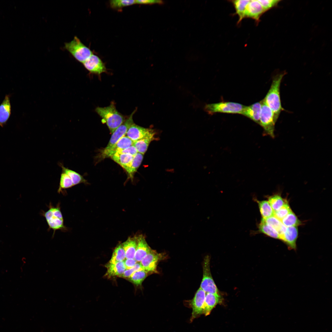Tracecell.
Wrapping results in <instances>:
<instances>
[{
    "label": "cell",
    "mask_w": 332,
    "mask_h": 332,
    "mask_svg": "<svg viewBox=\"0 0 332 332\" xmlns=\"http://www.w3.org/2000/svg\"><path fill=\"white\" fill-rule=\"evenodd\" d=\"M286 74L285 72H282L273 77L270 88L264 99L273 112L276 121L281 112L285 110L281 104L280 86L283 78Z\"/></svg>",
    "instance_id": "obj_1"
},
{
    "label": "cell",
    "mask_w": 332,
    "mask_h": 332,
    "mask_svg": "<svg viewBox=\"0 0 332 332\" xmlns=\"http://www.w3.org/2000/svg\"><path fill=\"white\" fill-rule=\"evenodd\" d=\"M95 111L102 118L103 122L106 123L111 133L126 120L125 117L117 110L113 101L107 107H97Z\"/></svg>",
    "instance_id": "obj_2"
},
{
    "label": "cell",
    "mask_w": 332,
    "mask_h": 332,
    "mask_svg": "<svg viewBox=\"0 0 332 332\" xmlns=\"http://www.w3.org/2000/svg\"><path fill=\"white\" fill-rule=\"evenodd\" d=\"M48 225L49 229H52L53 235L56 231H66L68 229L64 225V219L60 204L54 206L50 204L49 209L42 213Z\"/></svg>",
    "instance_id": "obj_3"
},
{
    "label": "cell",
    "mask_w": 332,
    "mask_h": 332,
    "mask_svg": "<svg viewBox=\"0 0 332 332\" xmlns=\"http://www.w3.org/2000/svg\"><path fill=\"white\" fill-rule=\"evenodd\" d=\"M65 48L76 59L82 63L93 54L90 49L76 36L71 41L65 43Z\"/></svg>",
    "instance_id": "obj_4"
},
{
    "label": "cell",
    "mask_w": 332,
    "mask_h": 332,
    "mask_svg": "<svg viewBox=\"0 0 332 332\" xmlns=\"http://www.w3.org/2000/svg\"><path fill=\"white\" fill-rule=\"evenodd\" d=\"M245 106L232 102H222L207 105L205 110L212 114L215 113L241 114Z\"/></svg>",
    "instance_id": "obj_5"
},
{
    "label": "cell",
    "mask_w": 332,
    "mask_h": 332,
    "mask_svg": "<svg viewBox=\"0 0 332 332\" xmlns=\"http://www.w3.org/2000/svg\"><path fill=\"white\" fill-rule=\"evenodd\" d=\"M262 106L259 124L263 128L265 133L272 138L274 137L275 125L276 122L273 112L264 99L261 101Z\"/></svg>",
    "instance_id": "obj_6"
},
{
    "label": "cell",
    "mask_w": 332,
    "mask_h": 332,
    "mask_svg": "<svg viewBox=\"0 0 332 332\" xmlns=\"http://www.w3.org/2000/svg\"><path fill=\"white\" fill-rule=\"evenodd\" d=\"M210 264V257L206 256L203 262V277L200 287L206 293H219V290L211 275Z\"/></svg>",
    "instance_id": "obj_7"
},
{
    "label": "cell",
    "mask_w": 332,
    "mask_h": 332,
    "mask_svg": "<svg viewBox=\"0 0 332 332\" xmlns=\"http://www.w3.org/2000/svg\"><path fill=\"white\" fill-rule=\"evenodd\" d=\"M133 142L126 136L121 137L113 146L105 148L101 150L97 158L101 160L107 158L111 157L119 151L133 145Z\"/></svg>",
    "instance_id": "obj_8"
},
{
    "label": "cell",
    "mask_w": 332,
    "mask_h": 332,
    "mask_svg": "<svg viewBox=\"0 0 332 332\" xmlns=\"http://www.w3.org/2000/svg\"><path fill=\"white\" fill-rule=\"evenodd\" d=\"M165 258L164 254L158 253L152 249L140 262L144 270L148 273H157L158 263Z\"/></svg>",
    "instance_id": "obj_9"
},
{
    "label": "cell",
    "mask_w": 332,
    "mask_h": 332,
    "mask_svg": "<svg viewBox=\"0 0 332 332\" xmlns=\"http://www.w3.org/2000/svg\"><path fill=\"white\" fill-rule=\"evenodd\" d=\"M265 12L259 0H249L244 12L243 19L251 18L258 23L261 16Z\"/></svg>",
    "instance_id": "obj_10"
},
{
    "label": "cell",
    "mask_w": 332,
    "mask_h": 332,
    "mask_svg": "<svg viewBox=\"0 0 332 332\" xmlns=\"http://www.w3.org/2000/svg\"><path fill=\"white\" fill-rule=\"evenodd\" d=\"M136 110H134L125 121L112 133L108 144L105 148H108L113 146L121 137L125 135L128 128L134 123L132 117Z\"/></svg>",
    "instance_id": "obj_11"
},
{
    "label": "cell",
    "mask_w": 332,
    "mask_h": 332,
    "mask_svg": "<svg viewBox=\"0 0 332 332\" xmlns=\"http://www.w3.org/2000/svg\"><path fill=\"white\" fill-rule=\"evenodd\" d=\"M206 294V293L200 287L196 292L191 302V321L203 314Z\"/></svg>",
    "instance_id": "obj_12"
},
{
    "label": "cell",
    "mask_w": 332,
    "mask_h": 332,
    "mask_svg": "<svg viewBox=\"0 0 332 332\" xmlns=\"http://www.w3.org/2000/svg\"><path fill=\"white\" fill-rule=\"evenodd\" d=\"M82 64L85 67L92 73L100 75L106 71L105 65L101 60L93 54Z\"/></svg>",
    "instance_id": "obj_13"
},
{
    "label": "cell",
    "mask_w": 332,
    "mask_h": 332,
    "mask_svg": "<svg viewBox=\"0 0 332 332\" xmlns=\"http://www.w3.org/2000/svg\"><path fill=\"white\" fill-rule=\"evenodd\" d=\"M155 132L151 128H144L134 123L131 125L125 136L133 142L143 138Z\"/></svg>",
    "instance_id": "obj_14"
},
{
    "label": "cell",
    "mask_w": 332,
    "mask_h": 332,
    "mask_svg": "<svg viewBox=\"0 0 332 332\" xmlns=\"http://www.w3.org/2000/svg\"><path fill=\"white\" fill-rule=\"evenodd\" d=\"M137 237V244L134 259L137 262H140L152 249L147 243L144 235L141 234Z\"/></svg>",
    "instance_id": "obj_15"
},
{
    "label": "cell",
    "mask_w": 332,
    "mask_h": 332,
    "mask_svg": "<svg viewBox=\"0 0 332 332\" xmlns=\"http://www.w3.org/2000/svg\"><path fill=\"white\" fill-rule=\"evenodd\" d=\"M298 232L297 227H287L285 232L280 240L283 241L290 249L295 250Z\"/></svg>",
    "instance_id": "obj_16"
},
{
    "label": "cell",
    "mask_w": 332,
    "mask_h": 332,
    "mask_svg": "<svg viewBox=\"0 0 332 332\" xmlns=\"http://www.w3.org/2000/svg\"><path fill=\"white\" fill-rule=\"evenodd\" d=\"M261 106V101L249 106H245L241 114L259 124Z\"/></svg>",
    "instance_id": "obj_17"
},
{
    "label": "cell",
    "mask_w": 332,
    "mask_h": 332,
    "mask_svg": "<svg viewBox=\"0 0 332 332\" xmlns=\"http://www.w3.org/2000/svg\"><path fill=\"white\" fill-rule=\"evenodd\" d=\"M10 94H6L0 105V126L3 127L9 119L11 111Z\"/></svg>",
    "instance_id": "obj_18"
},
{
    "label": "cell",
    "mask_w": 332,
    "mask_h": 332,
    "mask_svg": "<svg viewBox=\"0 0 332 332\" xmlns=\"http://www.w3.org/2000/svg\"><path fill=\"white\" fill-rule=\"evenodd\" d=\"M221 300V297L219 293H206L203 314L206 316L209 315Z\"/></svg>",
    "instance_id": "obj_19"
},
{
    "label": "cell",
    "mask_w": 332,
    "mask_h": 332,
    "mask_svg": "<svg viewBox=\"0 0 332 332\" xmlns=\"http://www.w3.org/2000/svg\"><path fill=\"white\" fill-rule=\"evenodd\" d=\"M107 271L105 276L108 278L120 277L126 270L124 261L114 263H108L105 265Z\"/></svg>",
    "instance_id": "obj_20"
},
{
    "label": "cell",
    "mask_w": 332,
    "mask_h": 332,
    "mask_svg": "<svg viewBox=\"0 0 332 332\" xmlns=\"http://www.w3.org/2000/svg\"><path fill=\"white\" fill-rule=\"evenodd\" d=\"M137 244L136 236L129 237L121 243L125 252L126 259H134Z\"/></svg>",
    "instance_id": "obj_21"
},
{
    "label": "cell",
    "mask_w": 332,
    "mask_h": 332,
    "mask_svg": "<svg viewBox=\"0 0 332 332\" xmlns=\"http://www.w3.org/2000/svg\"><path fill=\"white\" fill-rule=\"evenodd\" d=\"M156 132H152L147 136L133 142V145L136 148L137 152L144 155L147 150L150 143L156 140Z\"/></svg>",
    "instance_id": "obj_22"
},
{
    "label": "cell",
    "mask_w": 332,
    "mask_h": 332,
    "mask_svg": "<svg viewBox=\"0 0 332 332\" xmlns=\"http://www.w3.org/2000/svg\"><path fill=\"white\" fill-rule=\"evenodd\" d=\"M133 157L128 154L117 152L110 158L126 171L130 167Z\"/></svg>",
    "instance_id": "obj_23"
},
{
    "label": "cell",
    "mask_w": 332,
    "mask_h": 332,
    "mask_svg": "<svg viewBox=\"0 0 332 332\" xmlns=\"http://www.w3.org/2000/svg\"><path fill=\"white\" fill-rule=\"evenodd\" d=\"M58 165L61 168L62 172L66 174L70 178L74 186L81 183L88 184L87 180L84 178L83 176L78 173L65 167L61 163H59Z\"/></svg>",
    "instance_id": "obj_24"
},
{
    "label": "cell",
    "mask_w": 332,
    "mask_h": 332,
    "mask_svg": "<svg viewBox=\"0 0 332 332\" xmlns=\"http://www.w3.org/2000/svg\"><path fill=\"white\" fill-rule=\"evenodd\" d=\"M263 219V218H262ZM265 222L274 229L278 233L281 239L285 232L287 227L274 215L265 219H263Z\"/></svg>",
    "instance_id": "obj_25"
},
{
    "label": "cell",
    "mask_w": 332,
    "mask_h": 332,
    "mask_svg": "<svg viewBox=\"0 0 332 332\" xmlns=\"http://www.w3.org/2000/svg\"><path fill=\"white\" fill-rule=\"evenodd\" d=\"M144 155L137 152L134 156L130 166L126 171L128 176L132 181L133 180L134 176L140 166L143 160Z\"/></svg>",
    "instance_id": "obj_26"
},
{
    "label": "cell",
    "mask_w": 332,
    "mask_h": 332,
    "mask_svg": "<svg viewBox=\"0 0 332 332\" xmlns=\"http://www.w3.org/2000/svg\"><path fill=\"white\" fill-rule=\"evenodd\" d=\"M249 0H231L235 10V14L239 17L237 22L239 24L243 19V15L246 6L248 3Z\"/></svg>",
    "instance_id": "obj_27"
},
{
    "label": "cell",
    "mask_w": 332,
    "mask_h": 332,
    "mask_svg": "<svg viewBox=\"0 0 332 332\" xmlns=\"http://www.w3.org/2000/svg\"><path fill=\"white\" fill-rule=\"evenodd\" d=\"M259 231L262 233L271 237L279 239L278 232L273 227L267 224L262 219L259 225Z\"/></svg>",
    "instance_id": "obj_28"
},
{
    "label": "cell",
    "mask_w": 332,
    "mask_h": 332,
    "mask_svg": "<svg viewBox=\"0 0 332 332\" xmlns=\"http://www.w3.org/2000/svg\"><path fill=\"white\" fill-rule=\"evenodd\" d=\"M260 211L263 219H265L274 215V211L268 201H258Z\"/></svg>",
    "instance_id": "obj_29"
},
{
    "label": "cell",
    "mask_w": 332,
    "mask_h": 332,
    "mask_svg": "<svg viewBox=\"0 0 332 332\" xmlns=\"http://www.w3.org/2000/svg\"><path fill=\"white\" fill-rule=\"evenodd\" d=\"M73 186L74 185L70 178L66 174L62 172L60 175L57 192L59 193H62L64 190Z\"/></svg>",
    "instance_id": "obj_30"
},
{
    "label": "cell",
    "mask_w": 332,
    "mask_h": 332,
    "mask_svg": "<svg viewBox=\"0 0 332 332\" xmlns=\"http://www.w3.org/2000/svg\"><path fill=\"white\" fill-rule=\"evenodd\" d=\"M125 258V251L121 244H120L114 249L111 259L108 263H112L123 261Z\"/></svg>",
    "instance_id": "obj_31"
},
{
    "label": "cell",
    "mask_w": 332,
    "mask_h": 332,
    "mask_svg": "<svg viewBox=\"0 0 332 332\" xmlns=\"http://www.w3.org/2000/svg\"><path fill=\"white\" fill-rule=\"evenodd\" d=\"M148 273L144 270L137 271L133 273L128 279L136 286H141Z\"/></svg>",
    "instance_id": "obj_32"
},
{
    "label": "cell",
    "mask_w": 332,
    "mask_h": 332,
    "mask_svg": "<svg viewBox=\"0 0 332 332\" xmlns=\"http://www.w3.org/2000/svg\"><path fill=\"white\" fill-rule=\"evenodd\" d=\"M281 221L286 227H297L301 224V222L292 211Z\"/></svg>",
    "instance_id": "obj_33"
},
{
    "label": "cell",
    "mask_w": 332,
    "mask_h": 332,
    "mask_svg": "<svg viewBox=\"0 0 332 332\" xmlns=\"http://www.w3.org/2000/svg\"><path fill=\"white\" fill-rule=\"evenodd\" d=\"M269 203L274 212L282 207L286 202L279 195H275L268 198Z\"/></svg>",
    "instance_id": "obj_34"
},
{
    "label": "cell",
    "mask_w": 332,
    "mask_h": 332,
    "mask_svg": "<svg viewBox=\"0 0 332 332\" xmlns=\"http://www.w3.org/2000/svg\"><path fill=\"white\" fill-rule=\"evenodd\" d=\"M109 4L113 9L120 10L124 7L135 4L136 0H112L110 1Z\"/></svg>",
    "instance_id": "obj_35"
},
{
    "label": "cell",
    "mask_w": 332,
    "mask_h": 332,
    "mask_svg": "<svg viewBox=\"0 0 332 332\" xmlns=\"http://www.w3.org/2000/svg\"><path fill=\"white\" fill-rule=\"evenodd\" d=\"M291 211L287 202L279 209L274 212V216L281 221Z\"/></svg>",
    "instance_id": "obj_36"
},
{
    "label": "cell",
    "mask_w": 332,
    "mask_h": 332,
    "mask_svg": "<svg viewBox=\"0 0 332 332\" xmlns=\"http://www.w3.org/2000/svg\"><path fill=\"white\" fill-rule=\"evenodd\" d=\"M141 270H144V269L140 262H137L135 266L132 268L126 269L124 273L119 277L128 279L134 272Z\"/></svg>",
    "instance_id": "obj_37"
},
{
    "label": "cell",
    "mask_w": 332,
    "mask_h": 332,
    "mask_svg": "<svg viewBox=\"0 0 332 332\" xmlns=\"http://www.w3.org/2000/svg\"><path fill=\"white\" fill-rule=\"evenodd\" d=\"M259 2L266 11L276 6L281 0H259Z\"/></svg>",
    "instance_id": "obj_38"
},
{
    "label": "cell",
    "mask_w": 332,
    "mask_h": 332,
    "mask_svg": "<svg viewBox=\"0 0 332 332\" xmlns=\"http://www.w3.org/2000/svg\"><path fill=\"white\" fill-rule=\"evenodd\" d=\"M117 152L128 154L134 156L138 152L135 147L132 145Z\"/></svg>",
    "instance_id": "obj_39"
},
{
    "label": "cell",
    "mask_w": 332,
    "mask_h": 332,
    "mask_svg": "<svg viewBox=\"0 0 332 332\" xmlns=\"http://www.w3.org/2000/svg\"><path fill=\"white\" fill-rule=\"evenodd\" d=\"M124 262L126 269L132 268L137 263L134 259H126Z\"/></svg>",
    "instance_id": "obj_40"
},
{
    "label": "cell",
    "mask_w": 332,
    "mask_h": 332,
    "mask_svg": "<svg viewBox=\"0 0 332 332\" xmlns=\"http://www.w3.org/2000/svg\"><path fill=\"white\" fill-rule=\"evenodd\" d=\"M163 2L161 0H136V4H148L155 3L162 4Z\"/></svg>",
    "instance_id": "obj_41"
}]
</instances>
